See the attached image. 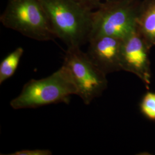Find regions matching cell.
I'll use <instances>...</instances> for the list:
<instances>
[{"label":"cell","instance_id":"cell-7","mask_svg":"<svg viewBox=\"0 0 155 155\" xmlns=\"http://www.w3.org/2000/svg\"><path fill=\"white\" fill-rule=\"evenodd\" d=\"M123 40L109 36H100L89 40L86 54L106 74L121 70V53Z\"/></svg>","mask_w":155,"mask_h":155},{"label":"cell","instance_id":"cell-12","mask_svg":"<svg viewBox=\"0 0 155 155\" xmlns=\"http://www.w3.org/2000/svg\"><path fill=\"white\" fill-rule=\"evenodd\" d=\"M91 11L98 9L102 4V0H74Z\"/></svg>","mask_w":155,"mask_h":155},{"label":"cell","instance_id":"cell-5","mask_svg":"<svg viewBox=\"0 0 155 155\" xmlns=\"http://www.w3.org/2000/svg\"><path fill=\"white\" fill-rule=\"evenodd\" d=\"M63 64L70 72L77 88V95L85 105H90L106 89V74L95 65L81 47L67 48Z\"/></svg>","mask_w":155,"mask_h":155},{"label":"cell","instance_id":"cell-8","mask_svg":"<svg viewBox=\"0 0 155 155\" xmlns=\"http://www.w3.org/2000/svg\"><path fill=\"white\" fill-rule=\"evenodd\" d=\"M137 29L148 45H155V0L141 6Z\"/></svg>","mask_w":155,"mask_h":155},{"label":"cell","instance_id":"cell-13","mask_svg":"<svg viewBox=\"0 0 155 155\" xmlns=\"http://www.w3.org/2000/svg\"><path fill=\"white\" fill-rule=\"evenodd\" d=\"M104 1H115V0H102Z\"/></svg>","mask_w":155,"mask_h":155},{"label":"cell","instance_id":"cell-4","mask_svg":"<svg viewBox=\"0 0 155 155\" xmlns=\"http://www.w3.org/2000/svg\"><path fill=\"white\" fill-rule=\"evenodd\" d=\"M141 6L136 0L104 1L93 12L90 39L100 36L127 38L137 28Z\"/></svg>","mask_w":155,"mask_h":155},{"label":"cell","instance_id":"cell-11","mask_svg":"<svg viewBox=\"0 0 155 155\" xmlns=\"http://www.w3.org/2000/svg\"><path fill=\"white\" fill-rule=\"evenodd\" d=\"M52 152L48 150H17L8 155H51Z\"/></svg>","mask_w":155,"mask_h":155},{"label":"cell","instance_id":"cell-3","mask_svg":"<svg viewBox=\"0 0 155 155\" xmlns=\"http://www.w3.org/2000/svg\"><path fill=\"white\" fill-rule=\"evenodd\" d=\"M0 21L6 28L37 41L56 38L40 0H8Z\"/></svg>","mask_w":155,"mask_h":155},{"label":"cell","instance_id":"cell-2","mask_svg":"<svg viewBox=\"0 0 155 155\" xmlns=\"http://www.w3.org/2000/svg\"><path fill=\"white\" fill-rule=\"evenodd\" d=\"M77 88L68 70L63 64L55 72L40 79H31L25 83L20 94L12 100L15 110L37 108L58 103H68Z\"/></svg>","mask_w":155,"mask_h":155},{"label":"cell","instance_id":"cell-1","mask_svg":"<svg viewBox=\"0 0 155 155\" xmlns=\"http://www.w3.org/2000/svg\"><path fill=\"white\" fill-rule=\"evenodd\" d=\"M56 38L67 48L81 47L89 42L93 12L74 0H40Z\"/></svg>","mask_w":155,"mask_h":155},{"label":"cell","instance_id":"cell-9","mask_svg":"<svg viewBox=\"0 0 155 155\" xmlns=\"http://www.w3.org/2000/svg\"><path fill=\"white\" fill-rule=\"evenodd\" d=\"M24 50L17 47L3 59L0 63V84L12 77L16 72Z\"/></svg>","mask_w":155,"mask_h":155},{"label":"cell","instance_id":"cell-10","mask_svg":"<svg viewBox=\"0 0 155 155\" xmlns=\"http://www.w3.org/2000/svg\"><path fill=\"white\" fill-rule=\"evenodd\" d=\"M141 110L150 120H155V94L148 93L145 95L141 103Z\"/></svg>","mask_w":155,"mask_h":155},{"label":"cell","instance_id":"cell-6","mask_svg":"<svg viewBox=\"0 0 155 155\" xmlns=\"http://www.w3.org/2000/svg\"><path fill=\"white\" fill-rule=\"evenodd\" d=\"M149 46L137 28L123 40L120 61L121 70L134 73L147 83H150Z\"/></svg>","mask_w":155,"mask_h":155}]
</instances>
